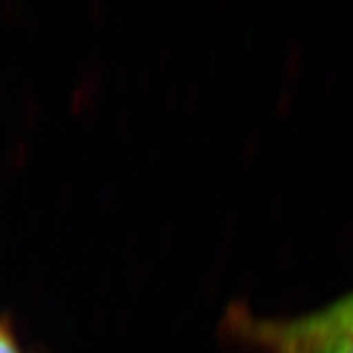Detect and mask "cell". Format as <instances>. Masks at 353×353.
I'll return each mask as SVG.
<instances>
[{
  "instance_id": "1",
  "label": "cell",
  "mask_w": 353,
  "mask_h": 353,
  "mask_svg": "<svg viewBox=\"0 0 353 353\" xmlns=\"http://www.w3.org/2000/svg\"><path fill=\"white\" fill-rule=\"evenodd\" d=\"M249 336L268 353H353V332H323L300 317L290 321H245Z\"/></svg>"
},
{
  "instance_id": "2",
  "label": "cell",
  "mask_w": 353,
  "mask_h": 353,
  "mask_svg": "<svg viewBox=\"0 0 353 353\" xmlns=\"http://www.w3.org/2000/svg\"><path fill=\"white\" fill-rule=\"evenodd\" d=\"M309 327L323 332H353V292L336 300L334 305L300 317Z\"/></svg>"
},
{
  "instance_id": "3",
  "label": "cell",
  "mask_w": 353,
  "mask_h": 353,
  "mask_svg": "<svg viewBox=\"0 0 353 353\" xmlns=\"http://www.w3.org/2000/svg\"><path fill=\"white\" fill-rule=\"evenodd\" d=\"M0 353H23L15 332L5 321H0Z\"/></svg>"
}]
</instances>
